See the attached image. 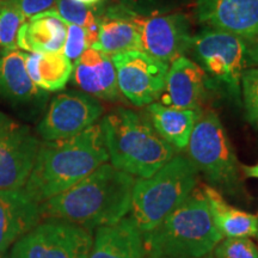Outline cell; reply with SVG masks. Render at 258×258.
Returning a JSON list of instances; mask_svg holds the SVG:
<instances>
[{
	"mask_svg": "<svg viewBox=\"0 0 258 258\" xmlns=\"http://www.w3.org/2000/svg\"><path fill=\"white\" fill-rule=\"evenodd\" d=\"M240 90L245 117L249 123L258 127V66L251 67L243 73Z\"/></svg>",
	"mask_w": 258,
	"mask_h": 258,
	"instance_id": "26",
	"label": "cell"
},
{
	"mask_svg": "<svg viewBox=\"0 0 258 258\" xmlns=\"http://www.w3.org/2000/svg\"><path fill=\"white\" fill-rule=\"evenodd\" d=\"M202 110L179 109L154 102L147 105L146 115L156 132L176 150H185L190 135Z\"/></svg>",
	"mask_w": 258,
	"mask_h": 258,
	"instance_id": "21",
	"label": "cell"
},
{
	"mask_svg": "<svg viewBox=\"0 0 258 258\" xmlns=\"http://www.w3.org/2000/svg\"><path fill=\"white\" fill-rule=\"evenodd\" d=\"M185 150L186 157L194 166L206 176L214 188L224 189L230 194L239 191V164L217 112H201Z\"/></svg>",
	"mask_w": 258,
	"mask_h": 258,
	"instance_id": "7",
	"label": "cell"
},
{
	"mask_svg": "<svg viewBox=\"0 0 258 258\" xmlns=\"http://www.w3.org/2000/svg\"><path fill=\"white\" fill-rule=\"evenodd\" d=\"M116 2L118 3V5H122V6H125V8H128V5L131 4V3H133L134 0H116Z\"/></svg>",
	"mask_w": 258,
	"mask_h": 258,
	"instance_id": "32",
	"label": "cell"
},
{
	"mask_svg": "<svg viewBox=\"0 0 258 258\" xmlns=\"http://www.w3.org/2000/svg\"><path fill=\"white\" fill-rule=\"evenodd\" d=\"M121 95L135 106L157 102L165 88L169 63L144 50H128L111 55Z\"/></svg>",
	"mask_w": 258,
	"mask_h": 258,
	"instance_id": "9",
	"label": "cell"
},
{
	"mask_svg": "<svg viewBox=\"0 0 258 258\" xmlns=\"http://www.w3.org/2000/svg\"><path fill=\"white\" fill-rule=\"evenodd\" d=\"M25 69L32 83L46 92H55L66 86L73 72V64L60 53H24Z\"/></svg>",
	"mask_w": 258,
	"mask_h": 258,
	"instance_id": "23",
	"label": "cell"
},
{
	"mask_svg": "<svg viewBox=\"0 0 258 258\" xmlns=\"http://www.w3.org/2000/svg\"><path fill=\"white\" fill-rule=\"evenodd\" d=\"M89 258H146L143 232L132 217L98 227Z\"/></svg>",
	"mask_w": 258,
	"mask_h": 258,
	"instance_id": "18",
	"label": "cell"
},
{
	"mask_svg": "<svg viewBox=\"0 0 258 258\" xmlns=\"http://www.w3.org/2000/svg\"><path fill=\"white\" fill-rule=\"evenodd\" d=\"M55 11L64 23L79 25L88 32L91 47L98 37V17L89 6L76 0H57Z\"/></svg>",
	"mask_w": 258,
	"mask_h": 258,
	"instance_id": "24",
	"label": "cell"
},
{
	"mask_svg": "<svg viewBox=\"0 0 258 258\" xmlns=\"http://www.w3.org/2000/svg\"><path fill=\"white\" fill-rule=\"evenodd\" d=\"M199 182V171L186 156L175 154L147 178H135L131 217L147 233L184 202Z\"/></svg>",
	"mask_w": 258,
	"mask_h": 258,
	"instance_id": "5",
	"label": "cell"
},
{
	"mask_svg": "<svg viewBox=\"0 0 258 258\" xmlns=\"http://www.w3.org/2000/svg\"><path fill=\"white\" fill-rule=\"evenodd\" d=\"M92 48L108 55L128 50H143L140 34L129 18L125 6H112L98 17V37Z\"/></svg>",
	"mask_w": 258,
	"mask_h": 258,
	"instance_id": "19",
	"label": "cell"
},
{
	"mask_svg": "<svg viewBox=\"0 0 258 258\" xmlns=\"http://www.w3.org/2000/svg\"><path fill=\"white\" fill-rule=\"evenodd\" d=\"M240 169L243 170V173L249 178H258V163L256 165H240Z\"/></svg>",
	"mask_w": 258,
	"mask_h": 258,
	"instance_id": "30",
	"label": "cell"
},
{
	"mask_svg": "<svg viewBox=\"0 0 258 258\" xmlns=\"http://www.w3.org/2000/svg\"><path fill=\"white\" fill-rule=\"evenodd\" d=\"M215 258H258V247L250 238H226L214 249Z\"/></svg>",
	"mask_w": 258,
	"mask_h": 258,
	"instance_id": "27",
	"label": "cell"
},
{
	"mask_svg": "<svg viewBox=\"0 0 258 258\" xmlns=\"http://www.w3.org/2000/svg\"><path fill=\"white\" fill-rule=\"evenodd\" d=\"M109 160L134 178H147L176 154L151 124L147 115L116 108L101 121Z\"/></svg>",
	"mask_w": 258,
	"mask_h": 258,
	"instance_id": "4",
	"label": "cell"
},
{
	"mask_svg": "<svg viewBox=\"0 0 258 258\" xmlns=\"http://www.w3.org/2000/svg\"><path fill=\"white\" fill-rule=\"evenodd\" d=\"M207 97V74L198 62L185 55L169 64L160 103L179 109L202 110Z\"/></svg>",
	"mask_w": 258,
	"mask_h": 258,
	"instance_id": "14",
	"label": "cell"
},
{
	"mask_svg": "<svg viewBox=\"0 0 258 258\" xmlns=\"http://www.w3.org/2000/svg\"><path fill=\"white\" fill-rule=\"evenodd\" d=\"M66 31V23L55 10H49L24 22L18 31L17 47L28 53H60Z\"/></svg>",
	"mask_w": 258,
	"mask_h": 258,
	"instance_id": "20",
	"label": "cell"
},
{
	"mask_svg": "<svg viewBox=\"0 0 258 258\" xmlns=\"http://www.w3.org/2000/svg\"><path fill=\"white\" fill-rule=\"evenodd\" d=\"M257 217H258V215H257Z\"/></svg>",
	"mask_w": 258,
	"mask_h": 258,
	"instance_id": "35",
	"label": "cell"
},
{
	"mask_svg": "<svg viewBox=\"0 0 258 258\" xmlns=\"http://www.w3.org/2000/svg\"><path fill=\"white\" fill-rule=\"evenodd\" d=\"M0 258H10L8 252H0Z\"/></svg>",
	"mask_w": 258,
	"mask_h": 258,
	"instance_id": "33",
	"label": "cell"
},
{
	"mask_svg": "<svg viewBox=\"0 0 258 258\" xmlns=\"http://www.w3.org/2000/svg\"><path fill=\"white\" fill-rule=\"evenodd\" d=\"M127 11L140 34L143 50L147 54L170 64L177 57L188 53L192 35L185 16H144L129 8Z\"/></svg>",
	"mask_w": 258,
	"mask_h": 258,
	"instance_id": "12",
	"label": "cell"
},
{
	"mask_svg": "<svg viewBox=\"0 0 258 258\" xmlns=\"http://www.w3.org/2000/svg\"><path fill=\"white\" fill-rule=\"evenodd\" d=\"M146 258H206L222 240L202 186L143 234Z\"/></svg>",
	"mask_w": 258,
	"mask_h": 258,
	"instance_id": "3",
	"label": "cell"
},
{
	"mask_svg": "<svg viewBox=\"0 0 258 258\" xmlns=\"http://www.w3.org/2000/svg\"><path fill=\"white\" fill-rule=\"evenodd\" d=\"M41 219V203L24 188L0 190V252H8Z\"/></svg>",
	"mask_w": 258,
	"mask_h": 258,
	"instance_id": "16",
	"label": "cell"
},
{
	"mask_svg": "<svg viewBox=\"0 0 258 258\" xmlns=\"http://www.w3.org/2000/svg\"><path fill=\"white\" fill-rule=\"evenodd\" d=\"M209 209L219 232L226 238H258V217L228 205L213 185L202 184Z\"/></svg>",
	"mask_w": 258,
	"mask_h": 258,
	"instance_id": "22",
	"label": "cell"
},
{
	"mask_svg": "<svg viewBox=\"0 0 258 258\" xmlns=\"http://www.w3.org/2000/svg\"><path fill=\"white\" fill-rule=\"evenodd\" d=\"M76 2L82 3V4L86 5V6H93V5L98 4V3L102 2V0H76Z\"/></svg>",
	"mask_w": 258,
	"mask_h": 258,
	"instance_id": "31",
	"label": "cell"
},
{
	"mask_svg": "<svg viewBox=\"0 0 258 258\" xmlns=\"http://www.w3.org/2000/svg\"><path fill=\"white\" fill-rule=\"evenodd\" d=\"M188 53L240 104L241 77L246 70L258 66V44L227 32L205 29L192 35Z\"/></svg>",
	"mask_w": 258,
	"mask_h": 258,
	"instance_id": "6",
	"label": "cell"
},
{
	"mask_svg": "<svg viewBox=\"0 0 258 258\" xmlns=\"http://www.w3.org/2000/svg\"><path fill=\"white\" fill-rule=\"evenodd\" d=\"M206 258H215V257L212 256V254H211V256H208V257H206Z\"/></svg>",
	"mask_w": 258,
	"mask_h": 258,
	"instance_id": "34",
	"label": "cell"
},
{
	"mask_svg": "<svg viewBox=\"0 0 258 258\" xmlns=\"http://www.w3.org/2000/svg\"><path fill=\"white\" fill-rule=\"evenodd\" d=\"M17 8L24 18H32L42 12L49 11L55 8L57 0H9Z\"/></svg>",
	"mask_w": 258,
	"mask_h": 258,
	"instance_id": "29",
	"label": "cell"
},
{
	"mask_svg": "<svg viewBox=\"0 0 258 258\" xmlns=\"http://www.w3.org/2000/svg\"><path fill=\"white\" fill-rule=\"evenodd\" d=\"M196 17L206 29L258 44V0H198Z\"/></svg>",
	"mask_w": 258,
	"mask_h": 258,
	"instance_id": "13",
	"label": "cell"
},
{
	"mask_svg": "<svg viewBox=\"0 0 258 258\" xmlns=\"http://www.w3.org/2000/svg\"><path fill=\"white\" fill-rule=\"evenodd\" d=\"M92 243V231L44 219L12 245L10 258H89Z\"/></svg>",
	"mask_w": 258,
	"mask_h": 258,
	"instance_id": "8",
	"label": "cell"
},
{
	"mask_svg": "<svg viewBox=\"0 0 258 258\" xmlns=\"http://www.w3.org/2000/svg\"><path fill=\"white\" fill-rule=\"evenodd\" d=\"M25 22L24 16L9 0H0V47L17 49L18 31Z\"/></svg>",
	"mask_w": 258,
	"mask_h": 258,
	"instance_id": "25",
	"label": "cell"
},
{
	"mask_svg": "<svg viewBox=\"0 0 258 258\" xmlns=\"http://www.w3.org/2000/svg\"><path fill=\"white\" fill-rule=\"evenodd\" d=\"M47 92L38 89L25 69L24 51L3 50L0 54V102L22 111H32L43 104Z\"/></svg>",
	"mask_w": 258,
	"mask_h": 258,
	"instance_id": "15",
	"label": "cell"
},
{
	"mask_svg": "<svg viewBox=\"0 0 258 258\" xmlns=\"http://www.w3.org/2000/svg\"><path fill=\"white\" fill-rule=\"evenodd\" d=\"M108 160L99 123L74 137L44 141L38 148L24 189L35 201L43 203L66 191Z\"/></svg>",
	"mask_w": 258,
	"mask_h": 258,
	"instance_id": "2",
	"label": "cell"
},
{
	"mask_svg": "<svg viewBox=\"0 0 258 258\" xmlns=\"http://www.w3.org/2000/svg\"><path fill=\"white\" fill-rule=\"evenodd\" d=\"M135 178L105 163L66 191L41 203L42 219H56L86 230L111 225L131 211Z\"/></svg>",
	"mask_w": 258,
	"mask_h": 258,
	"instance_id": "1",
	"label": "cell"
},
{
	"mask_svg": "<svg viewBox=\"0 0 258 258\" xmlns=\"http://www.w3.org/2000/svg\"><path fill=\"white\" fill-rule=\"evenodd\" d=\"M66 40H64L62 53L69 59L76 61L88 48L91 47L88 32L79 25L66 23Z\"/></svg>",
	"mask_w": 258,
	"mask_h": 258,
	"instance_id": "28",
	"label": "cell"
},
{
	"mask_svg": "<svg viewBox=\"0 0 258 258\" xmlns=\"http://www.w3.org/2000/svg\"><path fill=\"white\" fill-rule=\"evenodd\" d=\"M104 108L95 97L83 91H67L51 99L37 125L44 141H56L82 133L102 117Z\"/></svg>",
	"mask_w": 258,
	"mask_h": 258,
	"instance_id": "11",
	"label": "cell"
},
{
	"mask_svg": "<svg viewBox=\"0 0 258 258\" xmlns=\"http://www.w3.org/2000/svg\"><path fill=\"white\" fill-rule=\"evenodd\" d=\"M40 145L27 124L0 111V190L24 188Z\"/></svg>",
	"mask_w": 258,
	"mask_h": 258,
	"instance_id": "10",
	"label": "cell"
},
{
	"mask_svg": "<svg viewBox=\"0 0 258 258\" xmlns=\"http://www.w3.org/2000/svg\"><path fill=\"white\" fill-rule=\"evenodd\" d=\"M73 82L83 92L102 101L120 98L116 71L111 55L90 47L74 61Z\"/></svg>",
	"mask_w": 258,
	"mask_h": 258,
	"instance_id": "17",
	"label": "cell"
}]
</instances>
